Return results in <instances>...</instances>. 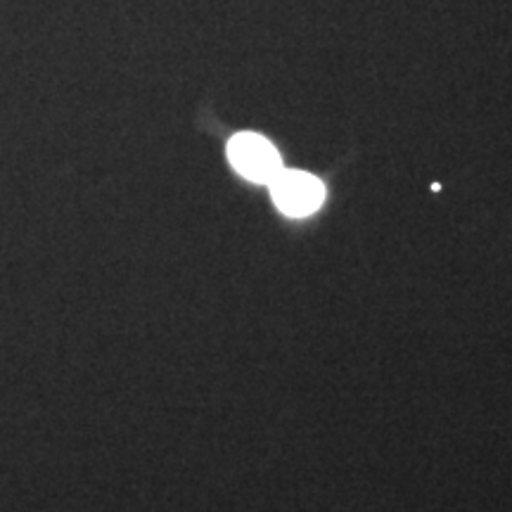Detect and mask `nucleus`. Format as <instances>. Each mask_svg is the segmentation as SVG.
<instances>
[{
	"instance_id": "nucleus-1",
	"label": "nucleus",
	"mask_w": 512,
	"mask_h": 512,
	"mask_svg": "<svg viewBox=\"0 0 512 512\" xmlns=\"http://www.w3.org/2000/svg\"><path fill=\"white\" fill-rule=\"evenodd\" d=\"M228 159L240 176L254 183H271L283 171L278 150L256 133H238L230 140Z\"/></svg>"
},
{
	"instance_id": "nucleus-2",
	"label": "nucleus",
	"mask_w": 512,
	"mask_h": 512,
	"mask_svg": "<svg viewBox=\"0 0 512 512\" xmlns=\"http://www.w3.org/2000/svg\"><path fill=\"white\" fill-rule=\"evenodd\" d=\"M268 185L275 207L287 216L313 214L325 200V185L306 171L283 169Z\"/></svg>"
}]
</instances>
